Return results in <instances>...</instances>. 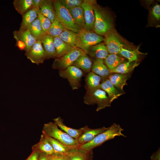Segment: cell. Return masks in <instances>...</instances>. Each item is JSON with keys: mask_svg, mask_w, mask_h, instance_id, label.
Instances as JSON below:
<instances>
[{"mask_svg": "<svg viewBox=\"0 0 160 160\" xmlns=\"http://www.w3.org/2000/svg\"><path fill=\"white\" fill-rule=\"evenodd\" d=\"M108 129L104 126L96 129H91L88 126L81 135L77 139L81 145L87 143L92 140L99 134L103 132Z\"/></svg>", "mask_w": 160, "mask_h": 160, "instance_id": "obj_17", "label": "cell"}, {"mask_svg": "<svg viewBox=\"0 0 160 160\" xmlns=\"http://www.w3.org/2000/svg\"><path fill=\"white\" fill-rule=\"evenodd\" d=\"M53 40L57 58L62 56L74 48L65 42L59 37H53Z\"/></svg>", "mask_w": 160, "mask_h": 160, "instance_id": "obj_26", "label": "cell"}, {"mask_svg": "<svg viewBox=\"0 0 160 160\" xmlns=\"http://www.w3.org/2000/svg\"><path fill=\"white\" fill-rule=\"evenodd\" d=\"M37 18L40 21L44 31L46 34L51 26L52 22L48 18L41 13L40 9L37 10Z\"/></svg>", "mask_w": 160, "mask_h": 160, "instance_id": "obj_36", "label": "cell"}, {"mask_svg": "<svg viewBox=\"0 0 160 160\" xmlns=\"http://www.w3.org/2000/svg\"><path fill=\"white\" fill-rule=\"evenodd\" d=\"M65 42L74 48H79L86 53V49L80 35L78 33L65 29L59 36Z\"/></svg>", "mask_w": 160, "mask_h": 160, "instance_id": "obj_11", "label": "cell"}, {"mask_svg": "<svg viewBox=\"0 0 160 160\" xmlns=\"http://www.w3.org/2000/svg\"><path fill=\"white\" fill-rule=\"evenodd\" d=\"M15 39L16 41L15 46L17 47L20 50H24L25 51L26 48L25 44L20 40Z\"/></svg>", "mask_w": 160, "mask_h": 160, "instance_id": "obj_41", "label": "cell"}, {"mask_svg": "<svg viewBox=\"0 0 160 160\" xmlns=\"http://www.w3.org/2000/svg\"><path fill=\"white\" fill-rule=\"evenodd\" d=\"M45 135L52 145L55 153L68 154L70 150L72 149L63 145L56 140Z\"/></svg>", "mask_w": 160, "mask_h": 160, "instance_id": "obj_31", "label": "cell"}, {"mask_svg": "<svg viewBox=\"0 0 160 160\" xmlns=\"http://www.w3.org/2000/svg\"><path fill=\"white\" fill-rule=\"evenodd\" d=\"M96 2L95 0H83L81 6L84 10L85 20V25L83 29L93 31L95 21L94 7Z\"/></svg>", "mask_w": 160, "mask_h": 160, "instance_id": "obj_9", "label": "cell"}, {"mask_svg": "<svg viewBox=\"0 0 160 160\" xmlns=\"http://www.w3.org/2000/svg\"><path fill=\"white\" fill-rule=\"evenodd\" d=\"M42 0H32V7L37 10L39 9V6Z\"/></svg>", "mask_w": 160, "mask_h": 160, "instance_id": "obj_43", "label": "cell"}, {"mask_svg": "<svg viewBox=\"0 0 160 160\" xmlns=\"http://www.w3.org/2000/svg\"><path fill=\"white\" fill-rule=\"evenodd\" d=\"M59 73L60 77L67 79L73 90L78 89L81 87L83 73L80 69L71 65L65 69L59 70Z\"/></svg>", "mask_w": 160, "mask_h": 160, "instance_id": "obj_7", "label": "cell"}, {"mask_svg": "<svg viewBox=\"0 0 160 160\" xmlns=\"http://www.w3.org/2000/svg\"><path fill=\"white\" fill-rule=\"evenodd\" d=\"M25 55L33 63L38 65L43 63L45 60V56L41 41L36 40L32 46L25 52Z\"/></svg>", "mask_w": 160, "mask_h": 160, "instance_id": "obj_8", "label": "cell"}, {"mask_svg": "<svg viewBox=\"0 0 160 160\" xmlns=\"http://www.w3.org/2000/svg\"><path fill=\"white\" fill-rule=\"evenodd\" d=\"M32 147L47 156L54 153V149L45 135L42 133L39 141Z\"/></svg>", "mask_w": 160, "mask_h": 160, "instance_id": "obj_22", "label": "cell"}, {"mask_svg": "<svg viewBox=\"0 0 160 160\" xmlns=\"http://www.w3.org/2000/svg\"><path fill=\"white\" fill-rule=\"evenodd\" d=\"M104 62L110 71L113 70L125 62L124 58L119 54H109L104 59Z\"/></svg>", "mask_w": 160, "mask_h": 160, "instance_id": "obj_24", "label": "cell"}, {"mask_svg": "<svg viewBox=\"0 0 160 160\" xmlns=\"http://www.w3.org/2000/svg\"><path fill=\"white\" fill-rule=\"evenodd\" d=\"M47 157L48 160H69L68 154L54 153Z\"/></svg>", "mask_w": 160, "mask_h": 160, "instance_id": "obj_39", "label": "cell"}, {"mask_svg": "<svg viewBox=\"0 0 160 160\" xmlns=\"http://www.w3.org/2000/svg\"><path fill=\"white\" fill-rule=\"evenodd\" d=\"M85 53L79 48H74L62 56L55 59L52 65V67L54 69L59 70L65 69L72 65L80 55Z\"/></svg>", "mask_w": 160, "mask_h": 160, "instance_id": "obj_6", "label": "cell"}, {"mask_svg": "<svg viewBox=\"0 0 160 160\" xmlns=\"http://www.w3.org/2000/svg\"><path fill=\"white\" fill-rule=\"evenodd\" d=\"M81 37L87 51L90 47L101 42L104 41V37L98 35L93 31L82 29L79 33Z\"/></svg>", "mask_w": 160, "mask_h": 160, "instance_id": "obj_12", "label": "cell"}, {"mask_svg": "<svg viewBox=\"0 0 160 160\" xmlns=\"http://www.w3.org/2000/svg\"><path fill=\"white\" fill-rule=\"evenodd\" d=\"M99 88L106 92L111 103L124 94V92L121 91L117 89L111 83L108 78L102 79Z\"/></svg>", "mask_w": 160, "mask_h": 160, "instance_id": "obj_13", "label": "cell"}, {"mask_svg": "<svg viewBox=\"0 0 160 160\" xmlns=\"http://www.w3.org/2000/svg\"><path fill=\"white\" fill-rule=\"evenodd\" d=\"M84 102L88 105H97L96 111H98L111 106V103L106 92L103 89L97 88L86 90Z\"/></svg>", "mask_w": 160, "mask_h": 160, "instance_id": "obj_5", "label": "cell"}, {"mask_svg": "<svg viewBox=\"0 0 160 160\" xmlns=\"http://www.w3.org/2000/svg\"><path fill=\"white\" fill-rule=\"evenodd\" d=\"M124 130L119 124L114 123L108 129L96 136L90 142L81 145L79 148L87 151H91L98 146L102 145L106 141L113 139L117 136L126 137L122 133Z\"/></svg>", "mask_w": 160, "mask_h": 160, "instance_id": "obj_3", "label": "cell"}, {"mask_svg": "<svg viewBox=\"0 0 160 160\" xmlns=\"http://www.w3.org/2000/svg\"><path fill=\"white\" fill-rule=\"evenodd\" d=\"M130 75V74L111 73L108 77V79L117 89L123 92V87L125 85H127V81L129 78Z\"/></svg>", "mask_w": 160, "mask_h": 160, "instance_id": "obj_20", "label": "cell"}, {"mask_svg": "<svg viewBox=\"0 0 160 160\" xmlns=\"http://www.w3.org/2000/svg\"><path fill=\"white\" fill-rule=\"evenodd\" d=\"M20 29H28L32 23L37 18V10L32 8L23 14Z\"/></svg>", "mask_w": 160, "mask_h": 160, "instance_id": "obj_25", "label": "cell"}, {"mask_svg": "<svg viewBox=\"0 0 160 160\" xmlns=\"http://www.w3.org/2000/svg\"><path fill=\"white\" fill-rule=\"evenodd\" d=\"M139 64V63L137 62L126 61L120 64L115 69L110 71V72L111 73L130 74Z\"/></svg>", "mask_w": 160, "mask_h": 160, "instance_id": "obj_29", "label": "cell"}, {"mask_svg": "<svg viewBox=\"0 0 160 160\" xmlns=\"http://www.w3.org/2000/svg\"><path fill=\"white\" fill-rule=\"evenodd\" d=\"M56 18L66 29L79 33L81 28L74 22L68 10L59 0H52Z\"/></svg>", "mask_w": 160, "mask_h": 160, "instance_id": "obj_4", "label": "cell"}, {"mask_svg": "<svg viewBox=\"0 0 160 160\" xmlns=\"http://www.w3.org/2000/svg\"><path fill=\"white\" fill-rule=\"evenodd\" d=\"M92 62L89 56L85 53L80 55L73 63L72 65L89 73L91 72Z\"/></svg>", "mask_w": 160, "mask_h": 160, "instance_id": "obj_23", "label": "cell"}, {"mask_svg": "<svg viewBox=\"0 0 160 160\" xmlns=\"http://www.w3.org/2000/svg\"><path fill=\"white\" fill-rule=\"evenodd\" d=\"M62 4L68 9L81 6L82 0H60Z\"/></svg>", "mask_w": 160, "mask_h": 160, "instance_id": "obj_37", "label": "cell"}, {"mask_svg": "<svg viewBox=\"0 0 160 160\" xmlns=\"http://www.w3.org/2000/svg\"><path fill=\"white\" fill-rule=\"evenodd\" d=\"M13 33L15 39L20 40L25 44L26 47L25 52L28 50L36 41L28 29H19L14 31Z\"/></svg>", "mask_w": 160, "mask_h": 160, "instance_id": "obj_16", "label": "cell"}, {"mask_svg": "<svg viewBox=\"0 0 160 160\" xmlns=\"http://www.w3.org/2000/svg\"><path fill=\"white\" fill-rule=\"evenodd\" d=\"M94 10L95 21L93 31L98 35L104 36L113 29L112 18L109 13L97 2L94 4Z\"/></svg>", "mask_w": 160, "mask_h": 160, "instance_id": "obj_1", "label": "cell"}, {"mask_svg": "<svg viewBox=\"0 0 160 160\" xmlns=\"http://www.w3.org/2000/svg\"><path fill=\"white\" fill-rule=\"evenodd\" d=\"M151 159V160H160V148L152 154Z\"/></svg>", "mask_w": 160, "mask_h": 160, "instance_id": "obj_42", "label": "cell"}, {"mask_svg": "<svg viewBox=\"0 0 160 160\" xmlns=\"http://www.w3.org/2000/svg\"><path fill=\"white\" fill-rule=\"evenodd\" d=\"M75 23L81 28H84L85 25L84 12L81 6L68 9Z\"/></svg>", "mask_w": 160, "mask_h": 160, "instance_id": "obj_28", "label": "cell"}, {"mask_svg": "<svg viewBox=\"0 0 160 160\" xmlns=\"http://www.w3.org/2000/svg\"><path fill=\"white\" fill-rule=\"evenodd\" d=\"M39 9L41 13L48 18L52 23L57 18L52 0H42Z\"/></svg>", "mask_w": 160, "mask_h": 160, "instance_id": "obj_21", "label": "cell"}, {"mask_svg": "<svg viewBox=\"0 0 160 160\" xmlns=\"http://www.w3.org/2000/svg\"><path fill=\"white\" fill-rule=\"evenodd\" d=\"M92 151H87L79 148L71 149L68 154L69 160H88V155Z\"/></svg>", "mask_w": 160, "mask_h": 160, "instance_id": "obj_32", "label": "cell"}, {"mask_svg": "<svg viewBox=\"0 0 160 160\" xmlns=\"http://www.w3.org/2000/svg\"><path fill=\"white\" fill-rule=\"evenodd\" d=\"M86 53L93 60H104L109 54L105 44L102 42L89 47Z\"/></svg>", "mask_w": 160, "mask_h": 160, "instance_id": "obj_15", "label": "cell"}, {"mask_svg": "<svg viewBox=\"0 0 160 160\" xmlns=\"http://www.w3.org/2000/svg\"><path fill=\"white\" fill-rule=\"evenodd\" d=\"M143 53L140 52L138 49L131 50L122 48L119 54L127 59L128 61L137 62L139 55Z\"/></svg>", "mask_w": 160, "mask_h": 160, "instance_id": "obj_35", "label": "cell"}, {"mask_svg": "<svg viewBox=\"0 0 160 160\" xmlns=\"http://www.w3.org/2000/svg\"><path fill=\"white\" fill-rule=\"evenodd\" d=\"M109 54H119L124 45L113 29L105 35L104 41Z\"/></svg>", "mask_w": 160, "mask_h": 160, "instance_id": "obj_10", "label": "cell"}, {"mask_svg": "<svg viewBox=\"0 0 160 160\" xmlns=\"http://www.w3.org/2000/svg\"><path fill=\"white\" fill-rule=\"evenodd\" d=\"M28 29L36 40L41 41L46 34L44 31L38 18L32 23Z\"/></svg>", "mask_w": 160, "mask_h": 160, "instance_id": "obj_30", "label": "cell"}, {"mask_svg": "<svg viewBox=\"0 0 160 160\" xmlns=\"http://www.w3.org/2000/svg\"><path fill=\"white\" fill-rule=\"evenodd\" d=\"M42 133L56 140L72 149L78 148L81 145L77 139L72 137L60 129L54 122L45 124Z\"/></svg>", "mask_w": 160, "mask_h": 160, "instance_id": "obj_2", "label": "cell"}, {"mask_svg": "<svg viewBox=\"0 0 160 160\" xmlns=\"http://www.w3.org/2000/svg\"><path fill=\"white\" fill-rule=\"evenodd\" d=\"M65 29L57 18L52 23L51 26L47 33L53 37H59Z\"/></svg>", "mask_w": 160, "mask_h": 160, "instance_id": "obj_34", "label": "cell"}, {"mask_svg": "<svg viewBox=\"0 0 160 160\" xmlns=\"http://www.w3.org/2000/svg\"><path fill=\"white\" fill-rule=\"evenodd\" d=\"M45 56V60L57 58V55L55 47L53 37L46 34L41 40Z\"/></svg>", "mask_w": 160, "mask_h": 160, "instance_id": "obj_14", "label": "cell"}, {"mask_svg": "<svg viewBox=\"0 0 160 160\" xmlns=\"http://www.w3.org/2000/svg\"><path fill=\"white\" fill-rule=\"evenodd\" d=\"M32 152L29 156L25 160H39L40 152L33 147Z\"/></svg>", "mask_w": 160, "mask_h": 160, "instance_id": "obj_40", "label": "cell"}, {"mask_svg": "<svg viewBox=\"0 0 160 160\" xmlns=\"http://www.w3.org/2000/svg\"><path fill=\"white\" fill-rule=\"evenodd\" d=\"M150 16L153 19L159 21L160 19V6L156 4L152 7L150 11Z\"/></svg>", "mask_w": 160, "mask_h": 160, "instance_id": "obj_38", "label": "cell"}, {"mask_svg": "<svg viewBox=\"0 0 160 160\" xmlns=\"http://www.w3.org/2000/svg\"><path fill=\"white\" fill-rule=\"evenodd\" d=\"M91 71L100 76L102 79L108 78L111 74L103 59L93 60Z\"/></svg>", "mask_w": 160, "mask_h": 160, "instance_id": "obj_19", "label": "cell"}, {"mask_svg": "<svg viewBox=\"0 0 160 160\" xmlns=\"http://www.w3.org/2000/svg\"><path fill=\"white\" fill-rule=\"evenodd\" d=\"M13 4L15 10L22 15L33 8L32 0H14Z\"/></svg>", "mask_w": 160, "mask_h": 160, "instance_id": "obj_33", "label": "cell"}, {"mask_svg": "<svg viewBox=\"0 0 160 160\" xmlns=\"http://www.w3.org/2000/svg\"><path fill=\"white\" fill-rule=\"evenodd\" d=\"M39 160H48L47 156L40 153Z\"/></svg>", "mask_w": 160, "mask_h": 160, "instance_id": "obj_44", "label": "cell"}, {"mask_svg": "<svg viewBox=\"0 0 160 160\" xmlns=\"http://www.w3.org/2000/svg\"><path fill=\"white\" fill-rule=\"evenodd\" d=\"M54 122L59 128L72 137L77 139L84 132L87 126L79 128L74 129L67 126L63 123V120L59 117L53 119Z\"/></svg>", "mask_w": 160, "mask_h": 160, "instance_id": "obj_18", "label": "cell"}, {"mask_svg": "<svg viewBox=\"0 0 160 160\" xmlns=\"http://www.w3.org/2000/svg\"><path fill=\"white\" fill-rule=\"evenodd\" d=\"M85 88L86 90L99 88L101 82L102 78L99 76L92 72L88 73L85 79Z\"/></svg>", "mask_w": 160, "mask_h": 160, "instance_id": "obj_27", "label": "cell"}]
</instances>
